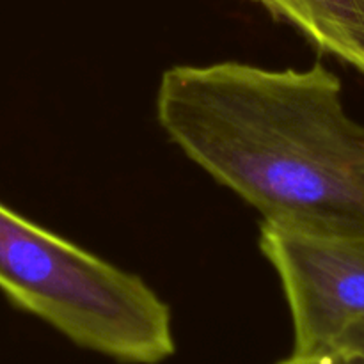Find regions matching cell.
Returning a JSON list of instances; mask_svg holds the SVG:
<instances>
[{"instance_id": "2", "label": "cell", "mask_w": 364, "mask_h": 364, "mask_svg": "<svg viewBox=\"0 0 364 364\" xmlns=\"http://www.w3.org/2000/svg\"><path fill=\"white\" fill-rule=\"evenodd\" d=\"M0 290L75 345L114 361L174 354L171 309L144 281L0 205Z\"/></svg>"}, {"instance_id": "4", "label": "cell", "mask_w": 364, "mask_h": 364, "mask_svg": "<svg viewBox=\"0 0 364 364\" xmlns=\"http://www.w3.org/2000/svg\"><path fill=\"white\" fill-rule=\"evenodd\" d=\"M313 46L364 75V0H255Z\"/></svg>"}, {"instance_id": "6", "label": "cell", "mask_w": 364, "mask_h": 364, "mask_svg": "<svg viewBox=\"0 0 364 364\" xmlns=\"http://www.w3.org/2000/svg\"><path fill=\"white\" fill-rule=\"evenodd\" d=\"M277 364H336V358H297L291 354L290 358Z\"/></svg>"}, {"instance_id": "7", "label": "cell", "mask_w": 364, "mask_h": 364, "mask_svg": "<svg viewBox=\"0 0 364 364\" xmlns=\"http://www.w3.org/2000/svg\"><path fill=\"white\" fill-rule=\"evenodd\" d=\"M336 364H364L363 354H340L336 355Z\"/></svg>"}, {"instance_id": "5", "label": "cell", "mask_w": 364, "mask_h": 364, "mask_svg": "<svg viewBox=\"0 0 364 364\" xmlns=\"http://www.w3.org/2000/svg\"><path fill=\"white\" fill-rule=\"evenodd\" d=\"M340 354H363L364 355V322L358 323L354 329L345 334L343 340L338 345L336 355ZM334 355V358H336Z\"/></svg>"}, {"instance_id": "3", "label": "cell", "mask_w": 364, "mask_h": 364, "mask_svg": "<svg viewBox=\"0 0 364 364\" xmlns=\"http://www.w3.org/2000/svg\"><path fill=\"white\" fill-rule=\"evenodd\" d=\"M259 249L287 295L297 358H334L364 322V231L263 220Z\"/></svg>"}, {"instance_id": "1", "label": "cell", "mask_w": 364, "mask_h": 364, "mask_svg": "<svg viewBox=\"0 0 364 364\" xmlns=\"http://www.w3.org/2000/svg\"><path fill=\"white\" fill-rule=\"evenodd\" d=\"M156 119L171 142L263 220L364 231V128L341 80L255 64H183L164 71Z\"/></svg>"}]
</instances>
